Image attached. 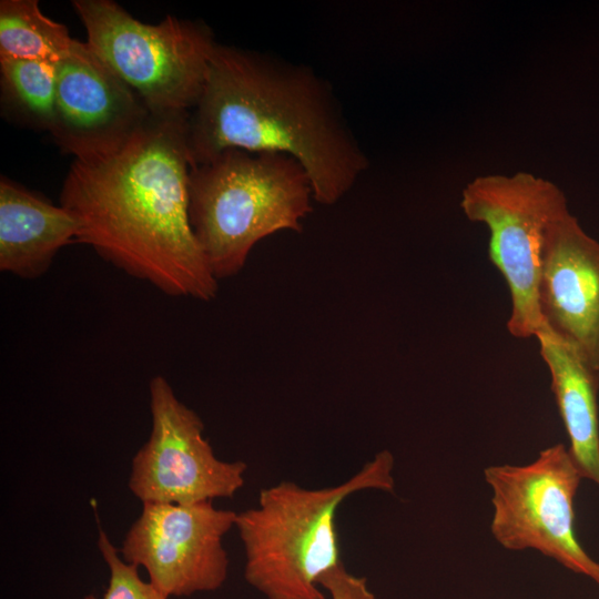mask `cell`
<instances>
[{"label":"cell","instance_id":"1","mask_svg":"<svg viewBox=\"0 0 599 599\" xmlns=\"http://www.w3.org/2000/svg\"><path fill=\"white\" fill-rule=\"evenodd\" d=\"M189 113L151 114L116 152L74 160L60 205L79 223L77 242L172 296L211 301L217 280L189 216Z\"/></svg>","mask_w":599,"mask_h":599},{"label":"cell","instance_id":"2","mask_svg":"<svg viewBox=\"0 0 599 599\" xmlns=\"http://www.w3.org/2000/svg\"><path fill=\"white\" fill-rule=\"evenodd\" d=\"M187 149L191 166L226 149L287 154L324 205L339 201L369 164L332 87L312 68L220 43L189 113Z\"/></svg>","mask_w":599,"mask_h":599},{"label":"cell","instance_id":"3","mask_svg":"<svg viewBox=\"0 0 599 599\" xmlns=\"http://www.w3.org/2000/svg\"><path fill=\"white\" fill-rule=\"evenodd\" d=\"M394 457L382 450L344 483L305 488L283 480L261 489L255 507L236 512L244 579L266 599H325L319 579L342 565L336 516L355 493L393 491Z\"/></svg>","mask_w":599,"mask_h":599},{"label":"cell","instance_id":"4","mask_svg":"<svg viewBox=\"0 0 599 599\" xmlns=\"http://www.w3.org/2000/svg\"><path fill=\"white\" fill-rule=\"evenodd\" d=\"M313 199L306 171L287 154L226 149L191 166L190 223L214 277L237 274L262 238L301 232Z\"/></svg>","mask_w":599,"mask_h":599},{"label":"cell","instance_id":"5","mask_svg":"<svg viewBox=\"0 0 599 599\" xmlns=\"http://www.w3.org/2000/svg\"><path fill=\"white\" fill-rule=\"evenodd\" d=\"M72 7L85 42L151 114L190 113L196 105L217 43L209 27L172 16L144 23L112 0H75Z\"/></svg>","mask_w":599,"mask_h":599},{"label":"cell","instance_id":"6","mask_svg":"<svg viewBox=\"0 0 599 599\" xmlns=\"http://www.w3.org/2000/svg\"><path fill=\"white\" fill-rule=\"evenodd\" d=\"M460 206L469 221L489 229V260L510 293L509 333L536 337L544 324L538 306L542 248L550 224L569 211L564 192L528 172L487 174L467 183Z\"/></svg>","mask_w":599,"mask_h":599},{"label":"cell","instance_id":"7","mask_svg":"<svg viewBox=\"0 0 599 599\" xmlns=\"http://www.w3.org/2000/svg\"><path fill=\"white\" fill-rule=\"evenodd\" d=\"M484 477L491 489L490 531L501 547L536 550L599 585V562L576 536L573 505L583 477L565 444L526 465L489 466Z\"/></svg>","mask_w":599,"mask_h":599},{"label":"cell","instance_id":"8","mask_svg":"<svg viewBox=\"0 0 599 599\" xmlns=\"http://www.w3.org/2000/svg\"><path fill=\"white\" fill-rule=\"evenodd\" d=\"M149 392L152 428L132 458L131 493L142 504L232 498L244 485L246 464L216 457L201 417L176 397L165 377L154 376Z\"/></svg>","mask_w":599,"mask_h":599},{"label":"cell","instance_id":"9","mask_svg":"<svg viewBox=\"0 0 599 599\" xmlns=\"http://www.w3.org/2000/svg\"><path fill=\"white\" fill-rule=\"evenodd\" d=\"M235 519V511L216 508L212 500L144 502L119 552L144 568L149 581L167 598L215 591L229 576L223 538Z\"/></svg>","mask_w":599,"mask_h":599},{"label":"cell","instance_id":"10","mask_svg":"<svg viewBox=\"0 0 599 599\" xmlns=\"http://www.w3.org/2000/svg\"><path fill=\"white\" fill-rule=\"evenodd\" d=\"M151 113L139 95L90 48L75 40L57 63L54 116L50 133L75 160L120 150Z\"/></svg>","mask_w":599,"mask_h":599},{"label":"cell","instance_id":"11","mask_svg":"<svg viewBox=\"0 0 599 599\" xmlns=\"http://www.w3.org/2000/svg\"><path fill=\"white\" fill-rule=\"evenodd\" d=\"M538 306L548 328L599 372V242L569 211L546 234Z\"/></svg>","mask_w":599,"mask_h":599},{"label":"cell","instance_id":"12","mask_svg":"<svg viewBox=\"0 0 599 599\" xmlns=\"http://www.w3.org/2000/svg\"><path fill=\"white\" fill-rule=\"evenodd\" d=\"M79 223L63 206L1 176L0 270L22 278L43 275L58 252L77 241Z\"/></svg>","mask_w":599,"mask_h":599},{"label":"cell","instance_id":"13","mask_svg":"<svg viewBox=\"0 0 599 599\" xmlns=\"http://www.w3.org/2000/svg\"><path fill=\"white\" fill-rule=\"evenodd\" d=\"M536 338L551 376V390L569 439L568 449L582 477L599 486V372L545 323Z\"/></svg>","mask_w":599,"mask_h":599},{"label":"cell","instance_id":"14","mask_svg":"<svg viewBox=\"0 0 599 599\" xmlns=\"http://www.w3.org/2000/svg\"><path fill=\"white\" fill-rule=\"evenodd\" d=\"M74 42L65 26L41 12L37 0H1L0 59L58 63Z\"/></svg>","mask_w":599,"mask_h":599},{"label":"cell","instance_id":"15","mask_svg":"<svg viewBox=\"0 0 599 599\" xmlns=\"http://www.w3.org/2000/svg\"><path fill=\"white\" fill-rule=\"evenodd\" d=\"M2 102L16 119L50 132L55 105L57 63L0 59Z\"/></svg>","mask_w":599,"mask_h":599},{"label":"cell","instance_id":"16","mask_svg":"<svg viewBox=\"0 0 599 599\" xmlns=\"http://www.w3.org/2000/svg\"><path fill=\"white\" fill-rule=\"evenodd\" d=\"M98 548L109 569V582L102 598L92 593L83 599H169L149 580H144L139 568L126 562L104 530L100 529Z\"/></svg>","mask_w":599,"mask_h":599},{"label":"cell","instance_id":"17","mask_svg":"<svg viewBox=\"0 0 599 599\" xmlns=\"http://www.w3.org/2000/svg\"><path fill=\"white\" fill-rule=\"evenodd\" d=\"M331 599H377L365 577L351 573L344 564L329 570L318 581Z\"/></svg>","mask_w":599,"mask_h":599}]
</instances>
